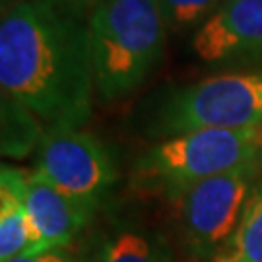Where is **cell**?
<instances>
[{"mask_svg":"<svg viewBox=\"0 0 262 262\" xmlns=\"http://www.w3.org/2000/svg\"><path fill=\"white\" fill-rule=\"evenodd\" d=\"M2 95L47 128H80L94 107L90 24L37 0H19L0 21Z\"/></svg>","mask_w":262,"mask_h":262,"instance_id":"obj_1","label":"cell"},{"mask_svg":"<svg viewBox=\"0 0 262 262\" xmlns=\"http://www.w3.org/2000/svg\"><path fill=\"white\" fill-rule=\"evenodd\" d=\"M95 94L124 97L146 80L165 47L159 0H103L90 18Z\"/></svg>","mask_w":262,"mask_h":262,"instance_id":"obj_2","label":"cell"},{"mask_svg":"<svg viewBox=\"0 0 262 262\" xmlns=\"http://www.w3.org/2000/svg\"><path fill=\"white\" fill-rule=\"evenodd\" d=\"M194 55L208 64L262 55V0H225L192 37Z\"/></svg>","mask_w":262,"mask_h":262,"instance_id":"obj_7","label":"cell"},{"mask_svg":"<svg viewBox=\"0 0 262 262\" xmlns=\"http://www.w3.org/2000/svg\"><path fill=\"white\" fill-rule=\"evenodd\" d=\"M2 154L10 158L28 156L35 142L41 140L37 117L26 107L2 95Z\"/></svg>","mask_w":262,"mask_h":262,"instance_id":"obj_12","label":"cell"},{"mask_svg":"<svg viewBox=\"0 0 262 262\" xmlns=\"http://www.w3.org/2000/svg\"><path fill=\"white\" fill-rule=\"evenodd\" d=\"M224 2L222 0H159L163 18L171 28H187L208 19Z\"/></svg>","mask_w":262,"mask_h":262,"instance_id":"obj_13","label":"cell"},{"mask_svg":"<svg viewBox=\"0 0 262 262\" xmlns=\"http://www.w3.org/2000/svg\"><path fill=\"white\" fill-rule=\"evenodd\" d=\"M260 159L262 124L183 132L150 148L138 159L134 185L173 198L200 181L254 165Z\"/></svg>","mask_w":262,"mask_h":262,"instance_id":"obj_3","label":"cell"},{"mask_svg":"<svg viewBox=\"0 0 262 262\" xmlns=\"http://www.w3.org/2000/svg\"><path fill=\"white\" fill-rule=\"evenodd\" d=\"M24 200L43 251L70 247L95 214V208L68 196L37 171L26 173Z\"/></svg>","mask_w":262,"mask_h":262,"instance_id":"obj_8","label":"cell"},{"mask_svg":"<svg viewBox=\"0 0 262 262\" xmlns=\"http://www.w3.org/2000/svg\"><path fill=\"white\" fill-rule=\"evenodd\" d=\"M37 2H45V4H49V6H53V8H56V10H60V12H64V14H70V16H76V18L90 21L95 8H97L103 0H37Z\"/></svg>","mask_w":262,"mask_h":262,"instance_id":"obj_15","label":"cell"},{"mask_svg":"<svg viewBox=\"0 0 262 262\" xmlns=\"http://www.w3.org/2000/svg\"><path fill=\"white\" fill-rule=\"evenodd\" d=\"M35 165L56 188L95 210L117 181L101 142L80 128H47L37 142Z\"/></svg>","mask_w":262,"mask_h":262,"instance_id":"obj_6","label":"cell"},{"mask_svg":"<svg viewBox=\"0 0 262 262\" xmlns=\"http://www.w3.org/2000/svg\"><path fill=\"white\" fill-rule=\"evenodd\" d=\"M6 262H92L88 260L82 254L70 251V247H55V249H47L35 254H28V256H18Z\"/></svg>","mask_w":262,"mask_h":262,"instance_id":"obj_14","label":"cell"},{"mask_svg":"<svg viewBox=\"0 0 262 262\" xmlns=\"http://www.w3.org/2000/svg\"><path fill=\"white\" fill-rule=\"evenodd\" d=\"M210 262H262V181L251 190L233 237Z\"/></svg>","mask_w":262,"mask_h":262,"instance_id":"obj_11","label":"cell"},{"mask_svg":"<svg viewBox=\"0 0 262 262\" xmlns=\"http://www.w3.org/2000/svg\"><path fill=\"white\" fill-rule=\"evenodd\" d=\"M262 124V72L208 78L169 99L159 128L183 134L202 128H251Z\"/></svg>","mask_w":262,"mask_h":262,"instance_id":"obj_5","label":"cell"},{"mask_svg":"<svg viewBox=\"0 0 262 262\" xmlns=\"http://www.w3.org/2000/svg\"><path fill=\"white\" fill-rule=\"evenodd\" d=\"M256 169L258 163L215 175L171 198L177 204L181 237L194 258L210 262L229 243L254 187Z\"/></svg>","mask_w":262,"mask_h":262,"instance_id":"obj_4","label":"cell"},{"mask_svg":"<svg viewBox=\"0 0 262 262\" xmlns=\"http://www.w3.org/2000/svg\"><path fill=\"white\" fill-rule=\"evenodd\" d=\"M97 262H175L165 241L130 222L113 224L99 241Z\"/></svg>","mask_w":262,"mask_h":262,"instance_id":"obj_10","label":"cell"},{"mask_svg":"<svg viewBox=\"0 0 262 262\" xmlns=\"http://www.w3.org/2000/svg\"><path fill=\"white\" fill-rule=\"evenodd\" d=\"M26 173L2 165L0 171V262L18 256L41 253V245L33 233L26 200Z\"/></svg>","mask_w":262,"mask_h":262,"instance_id":"obj_9","label":"cell"}]
</instances>
